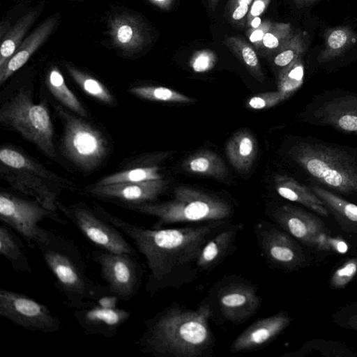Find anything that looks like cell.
I'll list each match as a JSON object with an SVG mask.
<instances>
[{
  "label": "cell",
  "mask_w": 357,
  "mask_h": 357,
  "mask_svg": "<svg viewBox=\"0 0 357 357\" xmlns=\"http://www.w3.org/2000/svg\"><path fill=\"white\" fill-rule=\"evenodd\" d=\"M56 109L64 124L63 146L66 155L81 169L94 170L107 153L105 137L94 127L59 106Z\"/></svg>",
  "instance_id": "obj_10"
},
{
  "label": "cell",
  "mask_w": 357,
  "mask_h": 357,
  "mask_svg": "<svg viewBox=\"0 0 357 357\" xmlns=\"http://www.w3.org/2000/svg\"><path fill=\"white\" fill-rule=\"evenodd\" d=\"M0 254L18 273L30 274L31 267L23 242L6 225L0 226Z\"/></svg>",
  "instance_id": "obj_27"
},
{
  "label": "cell",
  "mask_w": 357,
  "mask_h": 357,
  "mask_svg": "<svg viewBox=\"0 0 357 357\" xmlns=\"http://www.w3.org/2000/svg\"><path fill=\"white\" fill-rule=\"evenodd\" d=\"M271 0H253L246 17L247 26L255 18L259 17L266 9Z\"/></svg>",
  "instance_id": "obj_43"
},
{
  "label": "cell",
  "mask_w": 357,
  "mask_h": 357,
  "mask_svg": "<svg viewBox=\"0 0 357 357\" xmlns=\"http://www.w3.org/2000/svg\"><path fill=\"white\" fill-rule=\"evenodd\" d=\"M357 275V255L344 259L334 271L329 278L331 289L346 287Z\"/></svg>",
  "instance_id": "obj_37"
},
{
  "label": "cell",
  "mask_w": 357,
  "mask_h": 357,
  "mask_svg": "<svg viewBox=\"0 0 357 357\" xmlns=\"http://www.w3.org/2000/svg\"><path fill=\"white\" fill-rule=\"evenodd\" d=\"M130 93L143 99L165 102L192 103L195 100L165 86H142L130 89Z\"/></svg>",
  "instance_id": "obj_34"
},
{
  "label": "cell",
  "mask_w": 357,
  "mask_h": 357,
  "mask_svg": "<svg viewBox=\"0 0 357 357\" xmlns=\"http://www.w3.org/2000/svg\"><path fill=\"white\" fill-rule=\"evenodd\" d=\"M309 187L324 202L330 215L333 217L341 229L357 238V204L319 186Z\"/></svg>",
  "instance_id": "obj_24"
},
{
  "label": "cell",
  "mask_w": 357,
  "mask_h": 357,
  "mask_svg": "<svg viewBox=\"0 0 357 357\" xmlns=\"http://www.w3.org/2000/svg\"><path fill=\"white\" fill-rule=\"evenodd\" d=\"M332 319L343 328L357 331V301L339 308L333 313Z\"/></svg>",
  "instance_id": "obj_38"
},
{
  "label": "cell",
  "mask_w": 357,
  "mask_h": 357,
  "mask_svg": "<svg viewBox=\"0 0 357 357\" xmlns=\"http://www.w3.org/2000/svg\"><path fill=\"white\" fill-rule=\"evenodd\" d=\"M0 317L33 332L54 333L62 322L40 302L15 291L0 288Z\"/></svg>",
  "instance_id": "obj_13"
},
{
  "label": "cell",
  "mask_w": 357,
  "mask_h": 357,
  "mask_svg": "<svg viewBox=\"0 0 357 357\" xmlns=\"http://www.w3.org/2000/svg\"><path fill=\"white\" fill-rule=\"evenodd\" d=\"M44 5H38L22 16L1 39L0 68L14 54L29 29L42 13Z\"/></svg>",
  "instance_id": "obj_28"
},
{
  "label": "cell",
  "mask_w": 357,
  "mask_h": 357,
  "mask_svg": "<svg viewBox=\"0 0 357 357\" xmlns=\"http://www.w3.org/2000/svg\"><path fill=\"white\" fill-rule=\"evenodd\" d=\"M108 29L113 45L125 53H136L146 43L145 24L134 15L123 13L111 16Z\"/></svg>",
  "instance_id": "obj_20"
},
{
  "label": "cell",
  "mask_w": 357,
  "mask_h": 357,
  "mask_svg": "<svg viewBox=\"0 0 357 357\" xmlns=\"http://www.w3.org/2000/svg\"><path fill=\"white\" fill-rule=\"evenodd\" d=\"M185 171L197 175L224 179L227 175V167L223 160L215 153L208 150L197 151L185 159Z\"/></svg>",
  "instance_id": "obj_29"
},
{
  "label": "cell",
  "mask_w": 357,
  "mask_h": 357,
  "mask_svg": "<svg viewBox=\"0 0 357 357\" xmlns=\"http://www.w3.org/2000/svg\"><path fill=\"white\" fill-rule=\"evenodd\" d=\"M285 155L300 182L357 204V148L314 136H298L290 142Z\"/></svg>",
  "instance_id": "obj_3"
},
{
  "label": "cell",
  "mask_w": 357,
  "mask_h": 357,
  "mask_svg": "<svg viewBox=\"0 0 357 357\" xmlns=\"http://www.w3.org/2000/svg\"><path fill=\"white\" fill-rule=\"evenodd\" d=\"M66 67L70 77L86 93L105 104L113 103L112 95L99 80L71 65L66 64Z\"/></svg>",
  "instance_id": "obj_32"
},
{
  "label": "cell",
  "mask_w": 357,
  "mask_h": 357,
  "mask_svg": "<svg viewBox=\"0 0 357 357\" xmlns=\"http://www.w3.org/2000/svg\"><path fill=\"white\" fill-rule=\"evenodd\" d=\"M243 227L242 223L231 222L204 245L197 261L199 273L211 272L232 254L237 237Z\"/></svg>",
  "instance_id": "obj_21"
},
{
  "label": "cell",
  "mask_w": 357,
  "mask_h": 357,
  "mask_svg": "<svg viewBox=\"0 0 357 357\" xmlns=\"http://www.w3.org/2000/svg\"><path fill=\"white\" fill-rule=\"evenodd\" d=\"M211 316L203 302L195 310L174 303L144 321V331L135 344L142 354L155 357L213 356Z\"/></svg>",
  "instance_id": "obj_2"
},
{
  "label": "cell",
  "mask_w": 357,
  "mask_h": 357,
  "mask_svg": "<svg viewBox=\"0 0 357 357\" xmlns=\"http://www.w3.org/2000/svg\"><path fill=\"white\" fill-rule=\"evenodd\" d=\"M253 0H229L227 10L238 6H251Z\"/></svg>",
  "instance_id": "obj_46"
},
{
  "label": "cell",
  "mask_w": 357,
  "mask_h": 357,
  "mask_svg": "<svg viewBox=\"0 0 357 357\" xmlns=\"http://www.w3.org/2000/svg\"><path fill=\"white\" fill-rule=\"evenodd\" d=\"M91 258L99 266L100 275L112 294L123 301L135 296L143 277V268L137 257L98 248L91 252Z\"/></svg>",
  "instance_id": "obj_14"
},
{
  "label": "cell",
  "mask_w": 357,
  "mask_h": 357,
  "mask_svg": "<svg viewBox=\"0 0 357 357\" xmlns=\"http://www.w3.org/2000/svg\"><path fill=\"white\" fill-rule=\"evenodd\" d=\"M58 208L96 246L111 252L127 253L138 257L137 251L126 241L122 231L85 204L75 203L64 206L59 202Z\"/></svg>",
  "instance_id": "obj_12"
},
{
  "label": "cell",
  "mask_w": 357,
  "mask_h": 357,
  "mask_svg": "<svg viewBox=\"0 0 357 357\" xmlns=\"http://www.w3.org/2000/svg\"><path fill=\"white\" fill-rule=\"evenodd\" d=\"M303 74V66L298 59L280 70L278 77V91L284 99L291 96L301 86Z\"/></svg>",
  "instance_id": "obj_35"
},
{
  "label": "cell",
  "mask_w": 357,
  "mask_h": 357,
  "mask_svg": "<svg viewBox=\"0 0 357 357\" xmlns=\"http://www.w3.org/2000/svg\"><path fill=\"white\" fill-rule=\"evenodd\" d=\"M220 0H208V5L212 10L216 8V6Z\"/></svg>",
  "instance_id": "obj_47"
},
{
  "label": "cell",
  "mask_w": 357,
  "mask_h": 357,
  "mask_svg": "<svg viewBox=\"0 0 357 357\" xmlns=\"http://www.w3.org/2000/svg\"><path fill=\"white\" fill-rule=\"evenodd\" d=\"M35 244L54 278L55 287L70 307H85L112 294L107 285H100L87 275L86 263L72 240L44 229Z\"/></svg>",
  "instance_id": "obj_4"
},
{
  "label": "cell",
  "mask_w": 357,
  "mask_h": 357,
  "mask_svg": "<svg viewBox=\"0 0 357 357\" xmlns=\"http://www.w3.org/2000/svg\"><path fill=\"white\" fill-rule=\"evenodd\" d=\"M298 42L295 39L287 40L276 52L273 63L280 70L287 67L297 59L299 52Z\"/></svg>",
  "instance_id": "obj_40"
},
{
  "label": "cell",
  "mask_w": 357,
  "mask_h": 357,
  "mask_svg": "<svg viewBox=\"0 0 357 357\" xmlns=\"http://www.w3.org/2000/svg\"><path fill=\"white\" fill-rule=\"evenodd\" d=\"M0 122L20 133L47 156L56 158L47 108L44 103H35L30 91L20 89L1 105Z\"/></svg>",
  "instance_id": "obj_6"
},
{
  "label": "cell",
  "mask_w": 357,
  "mask_h": 357,
  "mask_svg": "<svg viewBox=\"0 0 357 357\" xmlns=\"http://www.w3.org/2000/svg\"><path fill=\"white\" fill-rule=\"evenodd\" d=\"M347 36L343 30L337 29L333 31L328 37V43L331 48L337 50L347 42Z\"/></svg>",
  "instance_id": "obj_44"
},
{
  "label": "cell",
  "mask_w": 357,
  "mask_h": 357,
  "mask_svg": "<svg viewBox=\"0 0 357 357\" xmlns=\"http://www.w3.org/2000/svg\"><path fill=\"white\" fill-rule=\"evenodd\" d=\"M73 315L85 334L111 338L130 318L131 312L117 307L101 306L95 302L87 307L75 310Z\"/></svg>",
  "instance_id": "obj_17"
},
{
  "label": "cell",
  "mask_w": 357,
  "mask_h": 357,
  "mask_svg": "<svg viewBox=\"0 0 357 357\" xmlns=\"http://www.w3.org/2000/svg\"><path fill=\"white\" fill-rule=\"evenodd\" d=\"M59 18L58 13L49 17L23 40L14 54L0 68L1 84L22 68L45 43L58 24Z\"/></svg>",
  "instance_id": "obj_22"
},
{
  "label": "cell",
  "mask_w": 357,
  "mask_h": 357,
  "mask_svg": "<svg viewBox=\"0 0 357 357\" xmlns=\"http://www.w3.org/2000/svg\"><path fill=\"white\" fill-rule=\"evenodd\" d=\"M274 188L282 199L298 204L316 214L328 218L330 215L324 202L312 189L294 177L278 174L274 178Z\"/></svg>",
  "instance_id": "obj_23"
},
{
  "label": "cell",
  "mask_w": 357,
  "mask_h": 357,
  "mask_svg": "<svg viewBox=\"0 0 357 357\" xmlns=\"http://www.w3.org/2000/svg\"><path fill=\"white\" fill-rule=\"evenodd\" d=\"M293 319L286 311L257 319L234 339L229 347L233 354L257 351L269 344L291 324Z\"/></svg>",
  "instance_id": "obj_16"
},
{
  "label": "cell",
  "mask_w": 357,
  "mask_h": 357,
  "mask_svg": "<svg viewBox=\"0 0 357 357\" xmlns=\"http://www.w3.org/2000/svg\"><path fill=\"white\" fill-rule=\"evenodd\" d=\"M128 208L155 218L153 229L179 223L229 220L234 208L227 200L188 186H178L171 199L163 202L126 204Z\"/></svg>",
  "instance_id": "obj_5"
},
{
  "label": "cell",
  "mask_w": 357,
  "mask_h": 357,
  "mask_svg": "<svg viewBox=\"0 0 357 357\" xmlns=\"http://www.w3.org/2000/svg\"><path fill=\"white\" fill-rule=\"evenodd\" d=\"M94 211L128 236L142 254L149 269L145 290L150 297L166 289H179L194 282L204 245L229 225L230 220L204 222L176 228H147L117 217L98 204Z\"/></svg>",
  "instance_id": "obj_1"
},
{
  "label": "cell",
  "mask_w": 357,
  "mask_h": 357,
  "mask_svg": "<svg viewBox=\"0 0 357 357\" xmlns=\"http://www.w3.org/2000/svg\"><path fill=\"white\" fill-rule=\"evenodd\" d=\"M152 4L165 10H169L174 0H147Z\"/></svg>",
  "instance_id": "obj_45"
},
{
  "label": "cell",
  "mask_w": 357,
  "mask_h": 357,
  "mask_svg": "<svg viewBox=\"0 0 357 357\" xmlns=\"http://www.w3.org/2000/svg\"><path fill=\"white\" fill-rule=\"evenodd\" d=\"M225 152L230 164L238 172L247 173L257 155L256 139L248 130H239L227 142Z\"/></svg>",
  "instance_id": "obj_25"
},
{
  "label": "cell",
  "mask_w": 357,
  "mask_h": 357,
  "mask_svg": "<svg viewBox=\"0 0 357 357\" xmlns=\"http://www.w3.org/2000/svg\"><path fill=\"white\" fill-rule=\"evenodd\" d=\"M1 176L12 188L31 197L45 208L55 212L59 210L61 190L55 183L43 177L15 170L3 165L1 167Z\"/></svg>",
  "instance_id": "obj_18"
},
{
  "label": "cell",
  "mask_w": 357,
  "mask_h": 357,
  "mask_svg": "<svg viewBox=\"0 0 357 357\" xmlns=\"http://www.w3.org/2000/svg\"><path fill=\"white\" fill-rule=\"evenodd\" d=\"M253 232L261 255L270 267L293 272L312 262L307 248L275 223L259 221L254 225Z\"/></svg>",
  "instance_id": "obj_9"
},
{
  "label": "cell",
  "mask_w": 357,
  "mask_h": 357,
  "mask_svg": "<svg viewBox=\"0 0 357 357\" xmlns=\"http://www.w3.org/2000/svg\"><path fill=\"white\" fill-rule=\"evenodd\" d=\"M269 219L302 245L314 251H331V232L317 214L300 206L285 203L267 211Z\"/></svg>",
  "instance_id": "obj_11"
},
{
  "label": "cell",
  "mask_w": 357,
  "mask_h": 357,
  "mask_svg": "<svg viewBox=\"0 0 357 357\" xmlns=\"http://www.w3.org/2000/svg\"><path fill=\"white\" fill-rule=\"evenodd\" d=\"M0 160L2 165L9 168L43 177L60 188L67 187L69 184L72 185L66 179L46 169L33 159L14 149L1 148Z\"/></svg>",
  "instance_id": "obj_26"
},
{
  "label": "cell",
  "mask_w": 357,
  "mask_h": 357,
  "mask_svg": "<svg viewBox=\"0 0 357 357\" xmlns=\"http://www.w3.org/2000/svg\"><path fill=\"white\" fill-rule=\"evenodd\" d=\"M217 62L216 54L210 49L196 51L191 56L189 64L195 73H206L211 70Z\"/></svg>",
  "instance_id": "obj_39"
},
{
  "label": "cell",
  "mask_w": 357,
  "mask_h": 357,
  "mask_svg": "<svg viewBox=\"0 0 357 357\" xmlns=\"http://www.w3.org/2000/svg\"><path fill=\"white\" fill-rule=\"evenodd\" d=\"M284 100V98L278 91H268L252 96L247 104L251 109H263L272 107Z\"/></svg>",
  "instance_id": "obj_41"
},
{
  "label": "cell",
  "mask_w": 357,
  "mask_h": 357,
  "mask_svg": "<svg viewBox=\"0 0 357 357\" xmlns=\"http://www.w3.org/2000/svg\"><path fill=\"white\" fill-rule=\"evenodd\" d=\"M163 178L160 168L158 166H147L133 168L107 176L96 185H103L119 183H137Z\"/></svg>",
  "instance_id": "obj_33"
},
{
  "label": "cell",
  "mask_w": 357,
  "mask_h": 357,
  "mask_svg": "<svg viewBox=\"0 0 357 357\" xmlns=\"http://www.w3.org/2000/svg\"><path fill=\"white\" fill-rule=\"evenodd\" d=\"M202 302L209 307L213 321L240 325L256 314L262 300L257 284L241 275H231L214 284Z\"/></svg>",
  "instance_id": "obj_7"
},
{
  "label": "cell",
  "mask_w": 357,
  "mask_h": 357,
  "mask_svg": "<svg viewBox=\"0 0 357 357\" xmlns=\"http://www.w3.org/2000/svg\"><path fill=\"white\" fill-rule=\"evenodd\" d=\"M289 35V27L287 24L273 23L258 51L264 55L276 52L288 40Z\"/></svg>",
  "instance_id": "obj_36"
},
{
  "label": "cell",
  "mask_w": 357,
  "mask_h": 357,
  "mask_svg": "<svg viewBox=\"0 0 357 357\" xmlns=\"http://www.w3.org/2000/svg\"><path fill=\"white\" fill-rule=\"evenodd\" d=\"M167 181L164 178L137 183H119L95 185L88 192L104 199L118 200L126 204L153 202L165 190Z\"/></svg>",
  "instance_id": "obj_19"
},
{
  "label": "cell",
  "mask_w": 357,
  "mask_h": 357,
  "mask_svg": "<svg viewBox=\"0 0 357 357\" xmlns=\"http://www.w3.org/2000/svg\"><path fill=\"white\" fill-rule=\"evenodd\" d=\"M224 43L257 81L264 80L256 50L250 43L236 36L226 37Z\"/></svg>",
  "instance_id": "obj_30"
},
{
  "label": "cell",
  "mask_w": 357,
  "mask_h": 357,
  "mask_svg": "<svg viewBox=\"0 0 357 357\" xmlns=\"http://www.w3.org/2000/svg\"><path fill=\"white\" fill-rule=\"evenodd\" d=\"M305 123L357 136V92L334 89L314 95L301 114Z\"/></svg>",
  "instance_id": "obj_8"
},
{
  "label": "cell",
  "mask_w": 357,
  "mask_h": 357,
  "mask_svg": "<svg viewBox=\"0 0 357 357\" xmlns=\"http://www.w3.org/2000/svg\"><path fill=\"white\" fill-rule=\"evenodd\" d=\"M50 219L64 225L66 220L36 201L20 198L8 192L0 193V220L29 242L36 243L44 228L38 223Z\"/></svg>",
  "instance_id": "obj_15"
},
{
  "label": "cell",
  "mask_w": 357,
  "mask_h": 357,
  "mask_svg": "<svg viewBox=\"0 0 357 357\" xmlns=\"http://www.w3.org/2000/svg\"><path fill=\"white\" fill-rule=\"evenodd\" d=\"M47 84L52 94L66 107L81 116H87L86 109L68 88L57 68H52L48 73Z\"/></svg>",
  "instance_id": "obj_31"
},
{
  "label": "cell",
  "mask_w": 357,
  "mask_h": 357,
  "mask_svg": "<svg viewBox=\"0 0 357 357\" xmlns=\"http://www.w3.org/2000/svg\"><path fill=\"white\" fill-rule=\"evenodd\" d=\"M273 22L264 20L257 27L249 28L247 36L250 42L254 45L256 50H259L265 34L272 26Z\"/></svg>",
  "instance_id": "obj_42"
}]
</instances>
